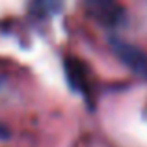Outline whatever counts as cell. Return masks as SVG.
Returning <instances> with one entry per match:
<instances>
[{"label":"cell","mask_w":147,"mask_h":147,"mask_svg":"<svg viewBox=\"0 0 147 147\" xmlns=\"http://www.w3.org/2000/svg\"><path fill=\"white\" fill-rule=\"evenodd\" d=\"M84 9L106 28H117L125 22V9L117 0H84Z\"/></svg>","instance_id":"obj_1"},{"label":"cell","mask_w":147,"mask_h":147,"mask_svg":"<svg viewBox=\"0 0 147 147\" xmlns=\"http://www.w3.org/2000/svg\"><path fill=\"white\" fill-rule=\"evenodd\" d=\"M110 47L127 69H130L138 76H144V78L147 76V54L144 50H140L136 45H130L119 39V37H112Z\"/></svg>","instance_id":"obj_2"},{"label":"cell","mask_w":147,"mask_h":147,"mask_svg":"<svg viewBox=\"0 0 147 147\" xmlns=\"http://www.w3.org/2000/svg\"><path fill=\"white\" fill-rule=\"evenodd\" d=\"M63 7V0H32L30 13L37 19H49Z\"/></svg>","instance_id":"obj_3"},{"label":"cell","mask_w":147,"mask_h":147,"mask_svg":"<svg viewBox=\"0 0 147 147\" xmlns=\"http://www.w3.org/2000/svg\"><path fill=\"white\" fill-rule=\"evenodd\" d=\"M7 138H9V130L0 123V140H7Z\"/></svg>","instance_id":"obj_4"}]
</instances>
